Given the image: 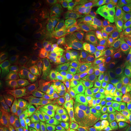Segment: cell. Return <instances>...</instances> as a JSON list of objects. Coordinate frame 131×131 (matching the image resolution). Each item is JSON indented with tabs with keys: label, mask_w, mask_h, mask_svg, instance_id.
Here are the masks:
<instances>
[{
	"label": "cell",
	"mask_w": 131,
	"mask_h": 131,
	"mask_svg": "<svg viewBox=\"0 0 131 131\" xmlns=\"http://www.w3.org/2000/svg\"><path fill=\"white\" fill-rule=\"evenodd\" d=\"M114 4L115 9L124 15L131 14V0H117Z\"/></svg>",
	"instance_id": "cell-18"
},
{
	"label": "cell",
	"mask_w": 131,
	"mask_h": 131,
	"mask_svg": "<svg viewBox=\"0 0 131 131\" xmlns=\"http://www.w3.org/2000/svg\"><path fill=\"white\" fill-rule=\"evenodd\" d=\"M47 131L56 130L63 124L64 119L60 115L47 114L33 117Z\"/></svg>",
	"instance_id": "cell-6"
},
{
	"label": "cell",
	"mask_w": 131,
	"mask_h": 131,
	"mask_svg": "<svg viewBox=\"0 0 131 131\" xmlns=\"http://www.w3.org/2000/svg\"><path fill=\"white\" fill-rule=\"evenodd\" d=\"M43 45L46 48L54 46L60 45V44L68 42L66 39L63 37L61 32L57 30H53L46 34L44 37Z\"/></svg>",
	"instance_id": "cell-13"
},
{
	"label": "cell",
	"mask_w": 131,
	"mask_h": 131,
	"mask_svg": "<svg viewBox=\"0 0 131 131\" xmlns=\"http://www.w3.org/2000/svg\"><path fill=\"white\" fill-rule=\"evenodd\" d=\"M124 30V40L127 46H131V14L129 15L125 21Z\"/></svg>",
	"instance_id": "cell-19"
},
{
	"label": "cell",
	"mask_w": 131,
	"mask_h": 131,
	"mask_svg": "<svg viewBox=\"0 0 131 131\" xmlns=\"http://www.w3.org/2000/svg\"><path fill=\"white\" fill-rule=\"evenodd\" d=\"M95 52L96 47L86 41L75 48L66 46L63 56L66 60L84 64L96 57Z\"/></svg>",
	"instance_id": "cell-4"
},
{
	"label": "cell",
	"mask_w": 131,
	"mask_h": 131,
	"mask_svg": "<svg viewBox=\"0 0 131 131\" xmlns=\"http://www.w3.org/2000/svg\"><path fill=\"white\" fill-rule=\"evenodd\" d=\"M102 122L92 118L85 116L81 118V129L82 131H100Z\"/></svg>",
	"instance_id": "cell-14"
},
{
	"label": "cell",
	"mask_w": 131,
	"mask_h": 131,
	"mask_svg": "<svg viewBox=\"0 0 131 131\" xmlns=\"http://www.w3.org/2000/svg\"><path fill=\"white\" fill-rule=\"evenodd\" d=\"M89 10H90V9L88 6H83L81 10V14L83 16L86 15H87L88 14V13H89Z\"/></svg>",
	"instance_id": "cell-21"
},
{
	"label": "cell",
	"mask_w": 131,
	"mask_h": 131,
	"mask_svg": "<svg viewBox=\"0 0 131 131\" xmlns=\"http://www.w3.org/2000/svg\"><path fill=\"white\" fill-rule=\"evenodd\" d=\"M126 130L131 131V119L129 121L128 124H127V127H126Z\"/></svg>",
	"instance_id": "cell-22"
},
{
	"label": "cell",
	"mask_w": 131,
	"mask_h": 131,
	"mask_svg": "<svg viewBox=\"0 0 131 131\" xmlns=\"http://www.w3.org/2000/svg\"><path fill=\"white\" fill-rule=\"evenodd\" d=\"M105 107L108 119L110 120L118 112L127 107H126L122 103L110 100L106 103Z\"/></svg>",
	"instance_id": "cell-16"
},
{
	"label": "cell",
	"mask_w": 131,
	"mask_h": 131,
	"mask_svg": "<svg viewBox=\"0 0 131 131\" xmlns=\"http://www.w3.org/2000/svg\"><path fill=\"white\" fill-rule=\"evenodd\" d=\"M55 74L63 78H70L75 72L73 63L68 60L59 62L55 67Z\"/></svg>",
	"instance_id": "cell-11"
},
{
	"label": "cell",
	"mask_w": 131,
	"mask_h": 131,
	"mask_svg": "<svg viewBox=\"0 0 131 131\" xmlns=\"http://www.w3.org/2000/svg\"><path fill=\"white\" fill-rule=\"evenodd\" d=\"M67 43L68 42L46 48L42 55V61L44 63H50L55 61L59 57L63 55L66 48Z\"/></svg>",
	"instance_id": "cell-10"
},
{
	"label": "cell",
	"mask_w": 131,
	"mask_h": 131,
	"mask_svg": "<svg viewBox=\"0 0 131 131\" xmlns=\"http://www.w3.org/2000/svg\"><path fill=\"white\" fill-rule=\"evenodd\" d=\"M104 13V7L100 3H96L90 9L88 14L86 15V19L89 22L94 23L101 17Z\"/></svg>",
	"instance_id": "cell-15"
},
{
	"label": "cell",
	"mask_w": 131,
	"mask_h": 131,
	"mask_svg": "<svg viewBox=\"0 0 131 131\" xmlns=\"http://www.w3.org/2000/svg\"><path fill=\"white\" fill-rule=\"evenodd\" d=\"M130 109L128 107H125L118 112L113 117L111 122H112L113 125L116 128L119 130H123L127 127L129 121V112Z\"/></svg>",
	"instance_id": "cell-12"
},
{
	"label": "cell",
	"mask_w": 131,
	"mask_h": 131,
	"mask_svg": "<svg viewBox=\"0 0 131 131\" xmlns=\"http://www.w3.org/2000/svg\"><path fill=\"white\" fill-rule=\"evenodd\" d=\"M20 131H47L42 127L34 117L27 119L23 124Z\"/></svg>",
	"instance_id": "cell-17"
},
{
	"label": "cell",
	"mask_w": 131,
	"mask_h": 131,
	"mask_svg": "<svg viewBox=\"0 0 131 131\" xmlns=\"http://www.w3.org/2000/svg\"><path fill=\"white\" fill-rule=\"evenodd\" d=\"M126 131H129V130H126Z\"/></svg>",
	"instance_id": "cell-27"
},
{
	"label": "cell",
	"mask_w": 131,
	"mask_h": 131,
	"mask_svg": "<svg viewBox=\"0 0 131 131\" xmlns=\"http://www.w3.org/2000/svg\"><path fill=\"white\" fill-rule=\"evenodd\" d=\"M4 131H20V130L18 129H6Z\"/></svg>",
	"instance_id": "cell-24"
},
{
	"label": "cell",
	"mask_w": 131,
	"mask_h": 131,
	"mask_svg": "<svg viewBox=\"0 0 131 131\" xmlns=\"http://www.w3.org/2000/svg\"><path fill=\"white\" fill-rule=\"evenodd\" d=\"M129 117H130V118L131 119V111L129 112Z\"/></svg>",
	"instance_id": "cell-26"
},
{
	"label": "cell",
	"mask_w": 131,
	"mask_h": 131,
	"mask_svg": "<svg viewBox=\"0 0 131 131\" xmlns=\"http://www.w3.org/2000/svg\"><path fill=\"white\" fill-rule=\"evenodd\" d=\"M127 47H129V50H130V53H131V46H127Z\"/></svg>",
	"instance_id": "cell-25"
},
{
	"label": "cell",
	"mask_w": 131,
	"mask_h": 131,
	"mask_svg": "<svg viewBox=\"0 0 131 131\" xmlns=\"http://www.w3.org/2000/svg\"><path fill=\"white\" fill-rule=\"evenodd\" d=\"M114 72L119 81L128 84L131 80V53L127 46H123L114 64Z\"/></svg>",
	"instance_id": "cell-3"
},
{
	"label": "cell",
	"mask_w": 131,
	"mask_h": 131,
	"mask_svg": "<svg viewBox=\"0 0 131 131\" xmlns=\"http://www.w3.org/2000/svg\"><path fill=\"white\" fill-rule=\"evenodd\" d=\"M96 23H92L86 19H76L70 24L69 27V32L73 37L78 38L87 36Z\"/></svg>",
	"instance_id": "cell-7"
},
{
	"label": "cell",
	"mask_w": 131,
	"mask_h": 131,
	"mask_svg": "<svg viewBox=\"0 0 131 131\" xmlns=\"http://www.w3.org/2000/svg\"><path fill=\"white\" fill-rule=\"evenodd\" d=\"M124 29L118 20L109 18L96 23L88 35L86 40L100 50L122 46L124 39Z\"/></svg>",
	"instance_id": "cell-1"
},
{
	"label": "cell",
	"mask_w": 131,
	"mask_h": 131,
	"mask_svg": "<svg viewBox=\"0 0 131 131\" xmlns=\"http://www.w3.org/2000/svg\"><path fill=\"white\" fill-rule=\"evenodd\" d=\"M85 115L87 117L92 118L101 122H103L108 119L106 111L105 104L94 103L91 104L85 109Z\"/></svg>",
	"instance_id": "cell-9"
},
{
	"label": "cell",
	"mask_w": 131,
	"mask_h": 131,
	"mask_svg": "<svg viewBox=\"0 0 131 131\" xmlns=\"http://www.w3.org/2000/svg\"><path fill=\"white\" fill-rule=\"evenodd\" d=\"M16 104L12 97H8L3 101L1 106V119L3 122H9L16 114Z\"/></svg>",
	"instance_id": "cell-8"
},
{
	"label": "cell",
	"mask_w": 131,
	"mask_h": 131,
	"mask_svg": "<svg viewBox=\"0 0 131 131\" xmlns=\"http://www.w3.org/2000/svg\"><path fill=\"white\" fill-rule=\"evenodd\" d=\"M127 86H128V89H129V93L131 94V80L129 82V83L127 84Z\"/></svg>",
	"instance_id": "cell-23"
},
{
	"label": "cell",
	"mask_w": 131,
	"mask_h": 131,
	"mask_svg": "<svg viewBox=\"0 0 131 131\" xmlns=\"http://www.w3.org/2000/svg\"><path fill=\"white\" fill-rule=\"evenodd\" d=\"M100 131H122L119 130L116 128L113 125L111 120L107 119V120L104 121L102 122L100 127Z\"/></svg>",
	"instance_id": "cell-20"
},
{
	"label": "cell",
	"mask_w": 131,
	"mask_h": 131,
	"mask_svg": "<svg viewBox=\"0 0 131 131\" xmlns=\"http://www.w3.org/2000/svg\"><path fill=\"white\" fill-rule=\"evenodd\" d=\"M117 83V77L114 70L95 79L89 80L84 85L82 92L88 97L107 100L112 99Z\"/></svg>",
	"instance_id": "cell-2"
},
{
	"label": "cell",
	"mask_w": 131,
	"mask_h": 131,
	"mask_svg": "<svg viewBox=\"0 0 131 131\" xmlns=\"http://www.w3.org/2000/svg\"><path fill=\"white\" fill-rule=\"evenodd\" d=\"M37 90L41 97L49 105L54 107H62L67 103L66 96L45 82L39 83Z\"/></svg>",
	"instance_id": "cell-5"
}]
</instances>
